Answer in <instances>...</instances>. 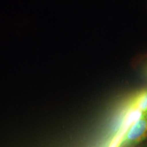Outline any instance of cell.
<instances>
[{"mask_svg": "<svg viewBox=\"0 0 147 147\" xmlns=\"http://www.w3.org/2000/svg\"><path fill=\"white\" fill-rule=\"evenodd\" d=\"M147 139V113L130 127L121 139L117 147H134Z\"/></svg>", "mask_w": 147, "mask_h": 147, "instance_id": "obj_1", "label": "cell"}, {"mask_svg": "<svg viewBox=\"0 0 147 147\" xmlns=\"http://www.w3.org/2000/svg\"><path fill=\"white\" fill-rule=\"evenodd\" d=\"M128 105L147 113V88L143 89L135 93L129 101Z\"/></svg>", "mask_w": 147, "mask_h": 147, "instance_id": "obj_2", "label": "cell"}, {"mask_svg": "<svg viewBox=\"0 0 147 147\" xmlns=\"http://www.w3.org/2000/svg\"><path fill=\"white\" fill-rule=\"evenodd\" d=\"M127 147H131V146H127Z\"/></svg>", "mask_w": 147, "mask_h": 147, "instance_id": "obj_3", "label": "cell"}]
</instances>
